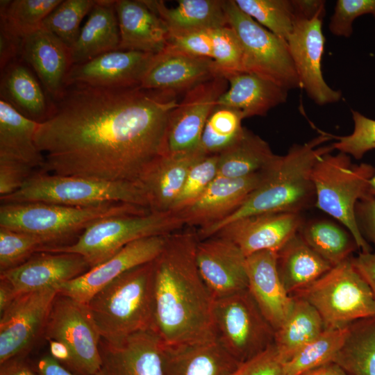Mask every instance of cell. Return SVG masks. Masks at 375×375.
<instances>
[{
  "label": "cell",
  "mask_w": 375,
  "mask_h": 375,
  "mask_svg": "<svg viewBox=\"0 0 375 375\" xmlns=\"http://www.w3.org/2000/svg\"><path fill=\"white\" fill-rule=\"evenodd\" d=\"M177 96L140 87H67L35 132L44 156L40 171L137 182L166 153L167 122Z\"/></svg>",
  "instance_id": "obj_1"
},
{
  "label": "cell",
  "mask_w": 375,
  "mask_h": 375,
  "mask_svg": "<svg viewBox=\"0 0 375 375\" xmlns=\"http://www.w3.org/2000/svg\"><path fill=\"white\" fill-rule=\"evenodd\" d=\"M197 231L167 236L153 260L155 328L164 345L216 339L213 303L197 263Z\"/></svg>",
  "instance_id": "obj_2"
},
{
  "label": "cell",
  "mask_w": 375,
  "mask_h": 375,
  "mask_svg": "<svg viewBox=\"0 0 375 375\" xmlns=\"http://www.w3.org/2000/svg\"><path fill=\"white\" fill-rule=\"evenodd\" d=\"M332 138L322 132L303 144H293L286 154L278 155L244 203L216 225L198 229L199 239L212 237L226 224L246 216L265 212L301 214L315 203L312 169L321 156L335 150L332 144L322 145Z\"/></svg>",
  "instance_id": "obj_3"
},
{
  "label": "cell",
  "mask_w": 375,
  "mask_h": 375,
  "mask_svg": "<svg viewBox=\"0 0 375 375\" xmlns=\"http://www.w3.org/2000/svg\"><path fill=\"white\" fill-rule=\"evenodd\" d=\"M86 305L101 338L109 343L156 331L153 260L116 278Z\"/></svg>",
  "instance_id": "obj_4"
},
{
  "label": "cell",
  "mask_w": 375,
  "mask_h": 375,
  "mask_svg": "<svg viewBox=\"0 0 375 375\" xmlns=\"http://www.w3.org/2000/svg\"><path fill=\"white\" fill-rule=\"evenodd\" d=\"M149 212L145 207L127 203L88 207L44 202L1 203L0 226L46 238L53 246H58L65 245L64 242L102 218Z\"/></svg>",
  "instance_id": "obj_5"
},
{
  "label": "cell",
  "mask_w": 375,
  "mask_h": 375,
  "mask_svg": "<svg viewBox=\"0 0 375 375\" xmlns=\"http://www.w3.org/2000/svg\"><path fill=\"white\" fill-rule=\"evenodd\" d=\"M0 199L1 203L44 202L76 207L127 203L149 209L144 193L137 182L58 175L40 170L19 190Z\"/></svg>",
  "instance_id": "obj_6"
},
{
  "label": "cell",
  "mask_w": 375,
  "mask_h": 375,
  "mask_svg": "<svg viewBox=\"0 0 375 375\" xmlns=\"http://www.w3.org/2000/svg\"><path fill=\"white\" fill-rule=\"evenodd\" d=\"M374 172L372 165L354 164L350 156L340 151L321 156L312 172L315 206L340 222L363 253L372 252V248L359 231L354 211L357 202L369 195V182Z\"/></svg>",
  "instance_id": "obj_7"
},
{
  "label": "cell",
  "mask_w": 375,
  "mask_h": 375,
  "mask_svg": "<svg viewBox=\"0 0 375 375\" xmlns=\"http://www.w3.org/2000/svg\"><path fill=\"white\" fill-rule=\"evenodd\" d=\"M184 224L174 212H149L102 218L86 228L71 244L44 247L39 251L82 256L93 267L116 254L128 244L147 237L168 235ZM38 251V252H39Z\"/></svg>",
  "instance_id": "obj_8"
},
{
  "label": "cell",
  "mask_w": 375,
  "mask_h": 375,
  "mask_svg": "<svg viewBox=\"0 0 375 375\" xmlns=\"http://www.w3.org/2000/svg\"><path fill=\"white\" fill-rule=\"evenodd\" d=\"M290 296L311 304L319 314L324 330L342 328L375 316L374 295L351 257Z\"/></svg>",
  "instance_id": "obj_9"
},
{
  "label": "cell",
  "mask_w": 375,
  "mask_h": 375,
  "mask_svg": "<svg viewBox=\"0 0 375 375\" xmlns=\"http://www.w3.org/2000/svg\"><path fill=\"white\" fill-rule=\"evenodd\" d=\"M228 24L237 34L244 53L245 73L290 90L301 88L287 41L242 11L235 0H224Z\"/></svg>",
  "instance_id": "obj_10"
},
{
  "label": "cell",
  "mask_w": 375,
  "mask_h": 375,
  "mask_svg": "<svg viewBox=\"0 0 375 375\" xmlns=\"http://www.w3.org/2000/svg\"><path fill=\"white\" fill-rule=\"evenodd\" d=\"M43 337L65 349L63 365L76 375H95L99 369L101 336L86 304L58 294Z\"/></svg>",
  "instance_id": "obj_11"
},
{
  "label": "cell",
  "mask_w": 375,
  "mask_h": 375,
  "mask_svg": "<svg viewBox=\"0 0 375 375\" xmlns=\"http://www.w3.org/2000/svg\"><path fill=\"white\" fill-rule=\"evenodd\" d=\"M216 338L239 362H244L274 343L275 331L248 289L214 300Z\"/></svg>",
  "instance_id": "obj_12"
},
{
  "label": "cell",
  "mask_w": 375,
  "mask_h": 375,
  "mask_svg": "<svg viewBox=\"0 0 375 375\" xmlns=\"http://www.w3.org/2000/svg\"><path fill=\"white\" fill-rule=\"evenodd\" d=\"M56 288L18 294L0 317V365L24 358L43 337Z\"/></svg>",
  "instance_id": "obj_13"
},
{
  "label": "cell",
  "mask_w": 375,
  "mask_h": 375,
  "mask_svg": "<svg viewBox=\"0 0 375 375\" xmlns=\"http://www.w3.org/2000/svg\"><path fill=\"white\" fill-rule=\"evenodd\" d=\"M325 12L324 8L310 17L295 16L292 31L286 40L301 88L319 106L336 103L342 98L341 91L326 83L322 69Z\"/></svg>",
  "instance_id": "obj_14"
},
{
  "label": "cell",
  "mask_w": 375,
  "mask_h": 375,
  "mask_svg": "<svg viewBox=\"0 0 375 375\" xmlns=\"http://www.w3.org/2000/svg\"><path fill=\"white\" fill-rule=\"evenodd\" d=\"M228 88V82L225 77L216 76L185 93L169 116L165 136L166 153L199 149L207 119Z\"/></svg>",
  "instance_id": "obj_15"
},
{
  "label": "cell",
  "mask_w": 375,
  "mask_h": 375,
  "mask_svg": "<svg viewBox=\"0 0 375 375\" xmlns=\"http://www.w3.org/2000/svg\"><path fill=\"white\" fill-rule=\"evenodd\" d=\"M168 235L147 237L128 244L106 261L57 286L58 294L87 304L94 294L116 278L154 260L162 251Z\"/></svg>",
  "instance_id": "obj_16"
},
{
  "label": "cell",
  "mask_w": 375,
  "mask_h": 375,
  "mask_svg": "<svg viewBox=\"0 0 375 375\" xmlns=\"http://www.w3.org/2000/svg\"><path fill=\"white\" fill-rule=\"evenodd\" d=\"M196 260L214 300L248 289L247 256L231 240L218 235L199 240Z\"/></svg>",
  "instance_id": "obj_17"
},
{
  "label": "cell",
  "mask_w": 375,
  "mask_h": 375,
  "mask_svg": "<svg viewBox=\"0 0 375 375\" xmlns=\"http://www.w3.org/2000/svg\"><path fill=\"white\" fill-rule=\"evenodd\" d=\"M303 222L300 213H259L234 220L214 235L231 240L248 256L261 251H278Z\"/></svg>",
  "instance_id": "obj_18"
},
{
  "label": "cell",
  "mask_w": 375,
  "mask_h": 375,
  "mask_svg": "<svg viewBox=\"0 0 375 375\" xmlns=\"http://www.w3.org/2000/svg\"><path fill=\"white\" fill-rule=\"evenodd\" d=\"M153 56L119 49L102 53L73 65L66 78V87L76 84L106 88L139 87Z\"/></svg>",
  "instance_id": "obj_19"
},
{
  "label": "cell",
  "mask_w": 375,
  "mask_h": 375,
  "mask_svg": "<svg viewBox=\"0 0 375 375\" xmlns=\"http://www.w3.org/2000/svg\"><path fill=\"white\" fill-rule=\"evenodd\" d=\"M216 76H219L212 59L193 56L167 45L153 54L139 87L178 95Z\"/></svg>",
  "instance_id": "obj_20"
},
{
  "label": "cell",
  "mask_w": 375,
  "mask_h": 375,
  "mask_svg": "<svg viewBox=\"0 0 375 375\" xmlns=\"http://www.w3.org/2000/svg\"><path fill=\"white\" fill-rule=\"evenodd\" d=\"M263 173L238 178L217 176L198 199L176 213L185 226L198 229L215 226L244 203L261 183Z\"/></svg>",
  "instance_id": "obj_21"
},
{
  "label": "cell",
  "mask_w": 375,
  "mask_h": 375,
  "mask_svg": "<svg viewBox=\"0 0 375 375\" xmlns=\"http://www.w3.org/2000/svg\"><path fill=\"white\" fill-rule=\"evenodd\" d=\"M163 349L155 330L137 333L119 344L101 338V365L95 375H165Z\"/></svg>",
  "instance_id": "obj_22"
},
{
  "label": "cell",
  "mask_w": 375,
  "mask_h": 375,
  "mask_svg": "<svg viewBox=\"0 0 375 375\" xmlns=\"http://www.w3.org/2000/svg\"><path fill=\"white\" fill-rule=\"evenodd\" d=\"M90 267L81 255L39 251L22 264L0 273L18 294L56 288L85 273Z\"/></svg>",
  "instance_id": "obj_23"
},
{
  "label": "cell",
  "mask_w": 375,
  "mask_h": 375,
  "mask_svg": "<svg viewBox=\"0 0 375 375\" xmlns=\"http://www.w3.org/2000/svg\"><path fill=\"white\" fill-rule=\"evenodd\" d=\"M19 58L36 74L53 101L60 98L73 65L69 47L51 32L40 28L22 39Z\"/></svg>",
  "instance_id": "obj_24"
},
{
  "label": "cell",
  "mask_w": 375,
  "mask_h": 375,
  "mask_svg": "<svg viewBox=\"0 0 375 375\" xmlns=\"http://www.w3.org/2000/svg\"><path fill=\"white\" fill-rule=\"evenodd\" d=\"M206 156L199 149L190 152L165 153L151 161L137 183L152 212H172L192 165Z\"/></svg>",
  "instance_id": "obj_25"
},
{
  "label": "cell",
  "mask_w": 375,
  "mask_h": 375,
  "mask_svg": "<svg viewBox=\"0 0 375 375\" xmlns=\"http://www.w3.org/2000/svg\"><path fill=\"white\" fill-rule=\"evenodd\" d=\"M248 290L276 331L288 317L293 298L285 290L276 267V251H261L247 256Z\"/></svg>",
  "instance_id": "obj_26"
},
{
  "label": "cell",
  "mask_w": 375,
  "mask_h": 375,
  "mask_svg": "<svg viewBox=\"0 0 375 375\" xmlns=\"http://www.w3.org/2000/svg\"><path fill=\"white\" fill-rule=\"evenodd\" d=\"M119 50L156 54L167 45L168 29L144 0H117L115 3Z\"/></svg>",
  "instance_id": "obj_27"
},
{
  "label": "cell",
  "mask_w": 375,
  "mask_h": 375,
  "mask_svg": "<svg viewBox=\"0 0 375 375\" xmlns=\"http://www.w3.org/2000/svg\"><path fill=\"white\" fill-rule=\"evenodd\" d=\"M240 364L217 338L164 345L165 375H231Z\"/></svg>",
  "instance_id": "obj_28"
},
{
  "label": "cell",
  "mask_w": 375,
  "mask_h": 375,
  "mask_svg": "<svg viewBox=\"0 0 375 375\" xmlns=\"http://www.w3.org/2000/svg\"><path fill=\"white\" fill-rule=\"evenodd\" d=\"M0 97L26 117L41 123L54 106L34 72L20 58L1 70Z\"/></svg>",
  "instance_id": "obj_29"
},
{
  "label": "cell",
  "mask_w": 375,
  "mask_h": 375,
  "mask_svg": "<svg viewBox=\"0 0 375 375\" xmlns=\"http://www.w3.org/2000/svg\"><path fill=\"white\" fill-rule=\"evenodd\" d=\"M226 78L228 88L217 105L238 109L244 119L265 116L287 101L288 90L256 74L239 73Z\"/></svg>",
  "instance_id": "obj_30"
},
{
  "label": "cell",
  "mask_w": 375,
  "mask_h": 375,
  "mask_svg": "<svg viewBox=\"0 0 375 375\" xmlns=\"http://www.w3.org/2000/svg\"><path fill=\"white\" fill-rule=\"evenodd\" d=\"M115 3L112 0L95 1L87 22L70 49L73 65L118 50L120 36Z\"/></svg>",
  "instance_id": "obj_31"
},
{
  "label": "cell",
  "mask_w": 375,
  "mask_h": 375,
  "mask_svg": "<svg viewBox=\"0 0 375 375\" xmlns=\"http://www.w3.org/2000/svg\"><path fill=\"white\" fill-rule=\"evenodd\" d=\"M276 267L290 295L310 285L333 267L305 242L299 232L276 251Z\"/></svg>",
  "instance_id": "obj_32"
},
{
  "label": "cell",
  "mask_w": 375,
  "mask_h": 375,
  "mask_svg": "<svg viewBox=\"0 0 375 375\" xmlns=\"http://www.w3.org/2000/svg\"><path fill=\"white\" fill-rule=\"evenodd\" d=\"M144 1L162 19L169 33L228 25L224 0H178L174 8L167 7L163 1Z\"/></svg>",
  "instance_id": "obj_33"
},
{
  "label": "cell",
  "mask_w": 375,
  "mask_h": 375,
  "mask_svg": "<svg viewBox=\"0 0 375 375\" xmlns=\"http://www.w3.org/2000/svg\"><path fill=\"white\" fill-rule=\"evenodd\" d=\"M38 124L0 99V155L17 158L40 170L44 156L35 141Z\"/></svg>",
  "instance_id": "obj_34"
},
{
  "label": "cell",
  "mask_w": 375,
  "mask_h": 375,
  "mask_svg": "<svg viewBox=\"0 0 375 375\" xmlns=\"http://www.w3.org/2000/svg\"><path fill=\"white\" fill-rule=\"evenodd\" d=\"M277 156L265 140L244 128L242 136L218 155L217 176H250L267 169Z\"/></svg>",
  "instance_id": "obj_35"
},
{
  "label": "cell",
  "mask_w": 375,
  "mask_h": 375,
  "mask_svg": "<svg viewBox=\"0 0 375 375\" xmlns=\"http://www.w3.org/2000/svg\"><path fill=\"white\" fill-rule=\"evenodd\" d=\"M292 297V308L274 334V344L285 362L324 330L316 309L304 299Z\"/></svg>",
  "instance_id": "obj_36"
},
{
  "label": "cell",
  "mask_w": 375,
  "mask_h": 375,
  "mask_svg": "<svg viewBox=\"0 0 375 375\" xmlns=\"http://www.w3.org/2000/svg\"><path fill=\"white\" fill-rule=\"evenodd\" d=\"M333 362L348 375H375V316L349 325L345 341Z\"/></svg>",
  "instance_id": "obj_37"
},
{
  "label": "cell",
  "mask_w": 375,
  "mask_h": 375,
  "mask_svg": "<svg viewBox=\"0 0 375 375\" xmlns=\"http://www.w3.org/2000/svg\"><path fill=\"white\" fill-rule=\"evenodd\" d=\"M299 233L312 249L333 267L350 258L359 249L351 233L330 220L303 222Z\"/></svg>",
  "instance_id": "obj_38"
},
{
  "label": "cell",
  "mask_w": 375,
  "mask_h": 375,
  "mask_svg": "<svg viewBox=\"0 0 375 375\" xmlns=\"http://www.w3.org/2000/svg\"><path fill=\"white\" fill-rule=\"evenodd\" d=\"M349 325L324 330L285 362L283 375H301L310 369L333 361L345 341Z\"/></svg>",
  "instance_id": "obj_39"
},
{
  "label": "cell",
  "mask_w": 375,
  "mask_h": 375,
  "mask_svg": "<svg viewBox=\"0 0 375 375\" xmlns=\"http://www.w3.org/2000/svg\"><path fill=\"white\" fill-rule=\"evenodd\" d=\"M244 119L240 110L217 105L205 124L199 149L205 155H219L242 136Z\"/></svg>",
  "instance_id": "obj_40"
},
{
  "label": "cell",
  "mask_w": 375,
  "mask_h": 375,
  "mask_svg": "<svg viewBox=\"0 0 375 375\" xmlns=\"http://www.w3.org/2000/svg\"><path fill=\"white\" fill-rule=\"evenodd\" d=\"M62 0H1L0 26L23 39L41 28L44 19Z\"/></svg>",
  "instance_id": "obj_41"
},
{
  "label": "cell",
  "mask_w": 375,
  "mask_h": 375,
  "mask_svg": "<svg viewBox=\"0 0 375 375\" xmlns=\"http://www.w3.org/2000/svg\"><path fill=\"white\" fill-rule=\"evenodd\" d=\"M239 8L259 24L287 40L292 31L295 12L292 0H235Z\"/></svg>",
  "instance_id": "obj_42"
},
{
  "label": "cell",
  "mask_w": 375,
  "mask_h": 375,
  "mask_svg": "<svg viewBox=\"0 0 375 375\" xmlns=\"http://www.w3.org/2000/svg\"><path fill=\"white\" fill-rule=\"evenodd\" d=\"M94 3L93 0H62L44 19L41 28L56 35L71 49L81 32L82 19Z\"/></svg>",
  "instance_id": "obj_43"
},
{
  "label": "cell",
  "mask_w": 375,
  "mask_h": 375,
  "mask_svg": "<svg viewBox=\"0 0 375 375\" xmlns=\"http://www.w3.org/2000/svg\"><path fill=\"white\" fill-rule=\"evenodd\" d=\"M53 246L47 238L0 226V273L27 260L44 247Z\"/></svg>",
  "instance_id": "obj_44"
},
{
  "label": "cell",
  "mask_w": 375,
  "mask_h": 375,
  "mask_svg": "<svg viewBox=\"0 0 375 375\" xmlns=\"http://www.w3.org/2000/svg\"><path fill=\"white\" fill-rule=\"evenodd\" d=\"M212 60L217 76L245 73L244 53L235 31L228 24L210 30Z\"/></svg>",
  "instance_id": "obj_45"
},
{
  "label": "cell",
  "mask_w": 375,
  "mask_h": 375,
  "mask_svg": "<svg viewBox=\"0 0 375 375\" xmlns=\"http://www.w3.org/2000/svg\"><path fill=\"white\" fill-rule=\"evenodd\" d=\"M218 155H206L190 167L172 212H178L192 203L217 176Z\"/></svg>",
  "instance_id": "obj_46"
},
{
  "label": "cell",
  "mask_w": 375,
  "mask_h": 375,
  "mask_svg": "<svg viewBox=\"0 0 375 375\" xmlns=\"http://www.w3.org/2000/svg\"><path fill=\"white\" fill-rule=\"evenodd\" d=\"M351 114L353 131L347 135L333 137L337 141L332 144L335 150L360 160L367 152L375 149V119L354 110Z\"/></svg>",
  "instance_id": "obj_47"
},
{
  "label": "cell",
  "mask_w": 375,
  "mask_h": 375,
  "mask_svg": "<svg viewBox=\"0 0 375 375\" xmlns=\"http://www.w3.org/2000/svg\"><path fill=\"white\" fill-rule=\"evenodd\" d=\"M364 15H371L375 19V0L337 1L329 22L330 32L338 37L349 38L353 22Z\"/></svg>",
  "instance_id": "obj_48"
},
{
  "label": "cell",
  "mask_w": 375,
  "mask_h": 375,
  "mask_svg": "<svg viewBox=\"0 0 375 375\" xmlns=\"http://www.w3.org/2000/svg\"><path fill=\"white\" fill-rule=\"evenodd\" d=\"M167 45L193 56L212 58V42L208 29L168 33Z\"/></svg>",
  "instance_id": "obj_49"
},
{
  "label": "cell",
  "mask_w": 375,
  "mask_h": 375,
  "mask_svg": "<svg viewBox=\"0 0 375 375\" xmlns=\"http://www.w3.org/2000/svg\"><path fill=\"white\" fill-rule=\"evenodd\" d=\"M35 169L26 162L8 156L0 155V197L19 190Z\"/></svg>",
  "instance_id": "obj_50"
},
{
  "label": "cell",
  "mask_w": 375,
  "mask_h": 375,
  "mask_svg": "<svg viewBox=\"0 0 375 375\" xmlns=\"http://www.w3.org/2000/svg\"><path fill=\"white\" fill-rule=\"evenodd\" d=\"M285 360L274 344L242 362L231 375H283Z\"/></svg>",
  "instance_id": "obj_51"
},
{
  "label": "cell",
  "mask_w": 375,
  "mask_h": 375,
  "mask_svg": "<svg viewBox=\"0 0 375 375\" xmlns=\"http://www.w3.org/2000/svg\"><path fill=\"white\" fill-rule=\"evenodd\" d=\"M354 212L360 233L375 248V197L367 195L360 199L355 206Z\"/></svg>",
  "instance_id": "obj_52"
},
{
  "label": "cell",
  "mask_w": 375,
  "mask_h": 375,
  "mask_svg": "<svg viewBox=\"0 0 375 375\" xmlns=\"http://www.w3.org/2000/svg\"><path fill=\"white\" fill-rule=\"evenodd\" d=\"M22 39L0 26V68L19 58Z\"/></svg>",
  "instance_id": "obj_53"
},
{
  "label": "cell",
  "mask_w": 375,
  "mask_h": 375,
  "mask_svg": "<svg viewBox=\"0 0 375 375\" xmlns=\"http://www.w3.org/2000/svg\"><path fill=\"white\" fill-rule=\"evenodd\" d=\"M351 261L370 286L375 297V253L360 252L357 256H352Z\"/></svg>",
  "instance_id": "obj_54"
},
{
  "label": "cell",
  "mask_w": 375,
  "mask_h": 375,
  "mask_svg": "<svg viewBox=\"0 0 375 375\" xmlns=\"http://www.w3.org/2000/svg\"><path fill=\"white\" fill-rule=\"evenodd\" d=\"M35 371L38 375H76L50 353L39 358L35 363Z\"/></svg>",
  "instance_id": "obj_55"
},
{
  "label": "cell",
  "mask_w": 375,
  "mask_h": 375,
  "mask_svg": "<svg viewBox=\"0 0 375 375\" xmlns=\"http://www.w3.org/2000/svg\"><path fill=\"white\" fill-rule=\"evenodd\" d=\"M0 365V375H38L24 358H14Z\"/></svg>",
  "instance_id": "obj_56"
},
{
  "label": "cell",
  "mask_w": 375,
  "mask_h": 375,
  "mask_svg": "<svg viewBox=\"0 0 375 375\" xmlns=\"http://www.w3.org/2000/svg\"><path fill=\"white\" fill-rule=\"evenodd\" d=\"M17 294L11 283L3 278H0V315L10 306Z\"/></svg>",
  "instance_id": "obj_57"
},
{
  "label": "cell",
  "mask_w": 375,
  "mask_h": 375,
  "mask_svg": "<svg viewBox=\"0 0 375 375\" xmlns=\"http://www.w3.org/2000/svg\"><path fill=\"white\" fill-rule=\"evenodd\" d=\"M301 375H348L336 362L331 361L310 369Z\"/></svg>",
  "instance_id": "obj_58"
},
{
  "label": "cell",
  "mask_w": 375,
  "mask_h": 375,
  "mask_svg": "<svg viewBox=\"0 0 375 375\" xmlns=\"http://www.w3.org/2000/svg\"><path fill=\"white\" fill-rule=\"evenodd\" d=\"M367 192L369 195L375 197V172L371 179L369 180Z\"/></svg>",
  "instance_id": "obj_59"
}]
</instances>
